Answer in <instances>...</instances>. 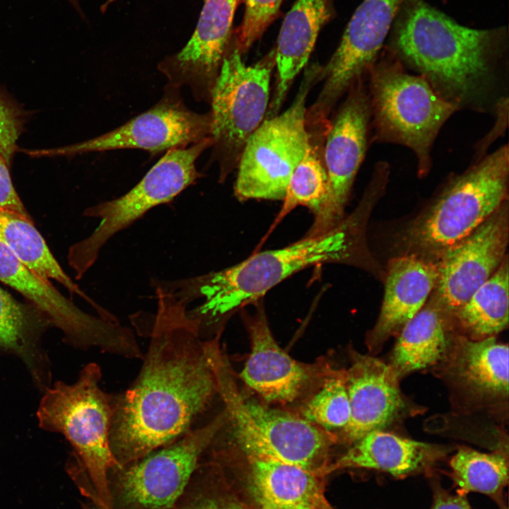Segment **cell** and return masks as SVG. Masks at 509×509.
<instances>
[{
    "label": "cell",
    "mask_w": 509,
    "mask_h": 509,
    "mask_svg": "<svg viewBox=\"0 0 509 509\" xmlns=\"http://www.w3.org/2000/svg\"><path fill=\"white\" fill-rule=\"evenodd\" d=\"M223 409L208 423L107 474L111 509H170L183 493L216 435L228 421Z\"/></svg>",
    "instance_id": "obj_8"
},
{
    "label": "cell",
    "mask_w": 509,
    "mask_h": 509,
    "mask_svg": "<svg viewBox=\"0 0 509 509\" xmlns=\"http://www.w3.org/2000/svg\"><path fill=\"white\" fill-rule=\"evenodd\" d=\"M493 113L496 116L495 124L493 129L476 144L475 157L473 162L477 161L486 156V152H487L489 146L496 139L504 134L508 127V96L504 97L499 100L495 107Z\"/></svg>",
    "instance_id": "obj_36"
},
{
    "label": "cell",
    "mask_w": 509,
    "mask_h": 509,
    "mask_svg": "<svg viewBox=\"0 0 509 509\" xmlns=\"http://www.w3.org/2000/svg\"><path fill=\"white\" fill-rule=\"evenodd\" d=\"M50 325L32 304L16 300L0 287V350L21 359L42 392L51 385L50 362L42 345Z\"/></svg>",
    "instance_id": "obj_24"
},
{
    "label": "cell",
    "mask_w": 509,
    "mask_h": 509,
    "mask_svg": "<svg viewBox=\"0 0 509 509\" xmlns=\"http://www.w3.org/2000/svg\"><path fill=\"white\" fill-rule=\"evenodd\" d=\"M346 378L345 369L335 370L300 403L296 413L327 431H342L351 416Z\"/></svg>",
    "instance_id": "obj_31"
},
{
    "label": "cell",
    "mask_w": 509,
    "mask_h": 509,
    "mask_svg": "<svg viewBox=\"0 0 509 509\" xmlns=\"http://www.w3.org/2000/svg\"><path fill=\"white\" fill-rule=\"evenodd\" d=\"M443 455V450L435 445L376 430L350 445L344 454L327 466L324 474L358 468L403 477L427 469Z\"/></svg>",
    "instance_id": "obj_22"
},
{
    "label": "cell",
    "mask_w": 509,
    "mask_h": 509,
    "mask_svg": "<svg viewBox=\"0 0 509 509\" xmlns=\"http://www.w3.org/2000/svg\"><path fill=\"white\" fill-rule=\"evenodd\" d=\"M157 310L137 327L149 338L140 370L114 394L110 432L118 465L136 460L197 427L219 397L198 319L171 292L156 287Z\"/></svg>",
    "instance_id": "obj_1"
},
{
    "label": "cell",
    "mask_w": 509,
    "mask_h": 509,
    "mask_svg": "<svg viewBox=\"0 0 509 509\" xmlns=\"http://www.w3.org/2000/svg\"><path fill=\"white\" fill-rule=\"evenodd\" d=\"M450 353V372L465 389L484 397L508 394V346L496 337L481 340L457 337Z\"/></svg>",
    "instance_id": "obj_27"
},
{
    "label": "cell",
    "mask_w": 509,
    "mask_h": 509,
    "mask_svg": "<svg viewBox=\"0 0 509 509\" xmlns=\"http://www.w3.org/2000/svg\"><path fill=\"white\" fill-rule=\"evenodd\" d=\"M240 0H205L194 32L178 52L158 65L168 86H187L198 102L210 103L223 61L230 49L233 16Z\"/></svg>",
    "instance_id": "obj_16"
},
{
    "label": "cell",
    "mask_w": 509,
    "mask_h": 509,
    "mask_svg": "<svg viewBox=\"0 0 509 509\" xmlns=\"http://www.w3.org/2000/svg\"><path fill=\"white\" fill-rule=\"evenodd\" d=\"M259 509H267V508H260Z\"/></svg>",
    "instance_id": "obj_39"
},
{
    "label": "cell",
    "mask_w": 509,
    "mask_h": 509,
    "mask_svg": "<svg viewBox=\"0 0 509 509\" xmlns=\"http://www.w3.org/2000/svg\"><path fill=\"white\" fill-rule=\"evenodd\" d=\"M101 368L84 366L73 384L57 381L43 392L37 411L39 426L62 434L72 445L90 484L96 509H111L109 470L117 465L110 443L114 394L100 387Z\"/></svg>",
    "instance_id": "obj_6"
},
{
    "label": "cell",
    "mask_w": 509,
    "mask_h": 509,
    "mask_svg": "<svg viewBox=\"0 0 509 509\" xmlns=\"http://www.w3.org/2000/svg\"><path fill=\"white\" fill-rule=\"evenodd\" d=\"M329 115L314 105L307 108L308 145L291 176L279 218L298 206L307 207L315 218L327 204L329 187L324 149L331 124Z\"/></svg>",
    "instance_id": "obj_25"
},
{
    "label": "cell",
    "mask_w": 509,
    "mask_h": 509,
    "mask_svg": "<svg viewBox=\"0 0 509 509\" xmlns=\"http://www.w3.org/2000/svg\"><path fill=\"white\" fill-rule=\"evenodd\" d=\"M508 201L435 261L432 297L450 317L497 270L508 244Z\"/></svg>",
    "instance_id": "obj_15"
},
{
    "label": "cell",
    "mask_w": 509,
    "mask_h": 509,
    "mask_svg": "<svg viewBox=\"0 0 509 509\" xmlns=\"http://www.w3.org/2000/svg\"><path fill=\"white\" fill-rule=\"evenodd\" d=\"M211 112L192 111L183 103L179 89L167 86L154 106L113 130L68 146L26 153L33 156H69L125 148L157 153L197 143L211 136Z\"/></svg>",
    "instance_id": "obj_12"
},
{
    "label": "cell",
    "mask_w": 509,
    "mask_h": 509,
    "mask_svg": "<svg viewBox=\"0 0 509 509\" xmlns=\"http://www.w3.org/2000/svg\"><path fill=\"white\" fill-rule=\"evenodd\" d=\"M431 509H472L462 494H452L440 486H434L433 501Z\"/></svg>",
    "instance_id": "obj_37"
},
{
    "label": "cell",
    "mask_w": 509,
    "mask_h": 509,
    "mask_svg": "<svg viewBox=\"0 0 509 509\" xmlns=\"http://www.w3.org/2000/svg\"><path fill=\"white\" fill-rule=\"evenodd\" d=\"M327 1H329V0H327Z\"/></svg>",
    "instance_id": "obj_41"
},
{
    "label": "cell",
    "mask_w": 509,
    "mask_h": 509,
    "mask_svg": "<svg viewBox=\"0 0 509 509\" xmlns=\"http://www.w3.org/2000/svg\"><path fill=\"white\" fill-rule=\"evenodd\" d=\"M69 1L72 6L80 13L82 14V11L81 9V6L78 2V0H66Z\"/></svg>",
    "instance_id": "obj_38"
},
{
    "label": "cell",
    "mask_w": 509,
    "mask_h": 509,
    "mask_svg": "<svg viewBox=\"0 0 509 509\" xmlns=\"http://www.w3.org/2000/svg\"><path fill=\"white\" fill-rule=\"evenodd\" d=\"M25 114L22 109L0 90V155L11 164L17 151V141L23 130Z\"/></svg>",
    "instance_id": "obj_34"
},
{
    "label": "cell",
    "mask_w": 509,
    "mask_h": 509,
    "mask_svg": "<svg viewBox=\"0 0 509 509\" xmlns=\"http://www.w3.org/2000/svg\"><path fill=\"white\" fill-rule=\"evenodd\" d=\"M405 1H362L338 47L322 68L324 83L319 95L322 100L335 104L358 79L366 76Z\"/></svg>",
    "instance_id": "obj_17"
},
{
    "label": "cell",
    "mask_w": 509,
    "mask_h": 509,
    "mask_svg": "<svg viewBox=\"0 0 509 509\" xmlns=\"http://www.w3.org/2000/svg\"><path fill=\"white\" fill-rule=\"evenodd\" d=\"M9 166L0 155V211L29 216L14 188Z\"/></svg>",
    "instance_id": "obj_35"
},
{
    "label": "cell",
    "mask_w": 509,
    "mask_h": 509,
    "mask_svg": "<svg viewBox=\"0 0 509 509\" xmlns=\"http://www.w3.org/2000/svg\"><path fill=\"white\" fill-rule=\"evenodd\" d=\"M464 337L481 340L495 337L508 324V261L503 259L494 274L451 317Z\"/></svg>",
    "instance_id": "obj_29"
},
{
    "label": "cell",
    "mask_w": 509,
    "mask_h": 509,
    "mask_svg": "<svg viewBox=\"0 0 509 509\" xmlns=\"http://www.w3.org/2000/svg\"><path fill=\"white\" fill-rule=\"evenodd\" d=\"M170 509H246L230 491L222 471L201 459L182 496Z\"/></svg>",
    "instance_id": "obj_32"
},
{
    "label": "cell",
    "mask_w": 509,
    "mask_h": 509,
    "mask_svg": "<svg viewBox=\"0 0 509 509\" xmlns=\"http://www.w3.org/2000/svg\"><path fill=\"white\" fill-rule=\"evenodd\" d=\"M460 494L476 492L498 501L508 481V462L501 452L485 453L460 447L450 462Z\"/></svg>",
    "instance_id": "obj_30"
},
{
    "label": "cell",
    "mask_w": 509,
    "mask_h": 509,
    "mask_svg": "<svg viewBox=\"0 0 509 509\" xmlns=\"http://www.w3.org/2000/svg\"><path fill=\"white\" fill-rule=\"evenodd\" d=\"M0 281L28 299L51 325L58 328L67 344L129 359L143 358L134 332L119 321L95 317L80 309L50 283L33 273L0 240Z\"/></svg>",
    "instance_id": "obj_11"
},
{
    "label": "cell",
    "mask_w": 509,
    "mask_h": 509,
    "mask_svg": "<svg viewBox=\"0 0 509 509\" xmlns=\"http://www.w3.org/2000/svg\"><path fill=\"white\" fill-rule=\"evenodd\" d=\"M329 11L327 0H296L287 13L274 49L277 78L265 119L279 114L293 80L308 63Z\"/></svg>",
    "instance_id": "obj_21"
},
{
    "label": "cell",
    "mask_w": 509,
    "mask_h": 509,
    "mask_svg": "<svg viewBox=\"0 0 509 509\" xmlns=\"http://www.w3.org/2000/svg\"><path fill=\"white\" fill-rule=\"evenodd\" d=\"M451 322L431 296L398 334L388 364L398 378L435 364L446 354Z\"/></svg>",
    "instance_id": "obj_26"
},
{
    "label": "cell",
    "mask_w": 509,
    "mask_h": 509,
    "mask_svg": "<svg viewBox=\"0 0 509 509\" xmlns=\"http://www.w3.org/2000/svg\"><path fill=\"white\" fill-rule=\"evenodd\" d=\"M438 277L434 261L404 254L390 260L380 312L366 339L370 352H378L420 311L433 291Z\"/></svg>",
    "instance_id": "obj_20"
},
{
    "label": "cell",
    "mask_w": 509,
    "mask_h": 509,
    "mask_svg": "<svg viewBox=\"0 0 509 509\" xmlns=\"http://www.w3.org/2000/svg\"><path fill=\"white\" fill-rule=\"evenodd\" d=\"M322 67H308L291 106L265 119L248 139L237 167L234 191L239 200L284 199L291 176L306 151L307 99L322 81Z\"/></svg>",
    "instance_id": "obj_7"
},
{
    "label": "cell",
    "mask_w": 509,
    "mask_h": 509,
    "mask_svg": "<svg viewBox=\"0 0 509 509\" xmlns=\"http://www.w3.org/2000/svg\"><path fill=\"white\" fill-rule=\"evenodd\" d=\"M387 47L457 110L493 113L508 95L505 29H473L424 0H406Z\"/></svg>",
    "instance_id": "obj_2"
},
{
    "label": "cell",
    "mask_w": 509,
    "mask_h": 509,
    "mask_svg": "<svg viewBox=\"0 0 509 509\" xmlns=\"http://www.w3.org/2000/svg\"><path fill=\"white\" fill-rule=\"evenodd\" d=\"M508 183L505 144L450 177L431 204L402 231L403 254L435 262L508 201Z\"/></svg>",
    "instance_id": "obj_4"
},
{
    "label": "cell",
    "mask_w": 509,
    "mask_h": 509,
    "mask_svg": "<svg viewBox=\"0 0 509 509\" xmlns=\"http://www.w3.org/2000/svg\"><path fill=\"white\" fill-rule=\"evenodd\" d=\"M261 299L252 303L254 312L242 311L251 351L239 376L265 404L301 403L335 370L324 360L312 363L296 361L282 349Z\"/></svg>",
    "instance_id": "obj_13"
},
{
    "label": "cell",
    "mask_w": 509,
    "mask_h": 509,
    "mask_svg": "<svg viewBox=\"0 0 509 509\" xmlns=\"http://www.w3.org/2000/svg\"><path fill=\"white\" fill-rule=\"evenodd\" d=\"M361 216L358 211L334 228L305 235L283 248L256 253L232 267L177 281L178 296L187 303H203L191 313L204 324L226 319L252 303L293 274L326 263L363 262Z\"/></svg>",
    "instance_id": "obj_3"
},
{
    "label": "cell",
    "mask_w": 509,
    "mask_h": 509,
    "mask_svg": "<svg viewBox=\"0 0 509 509\" xmlns=\"http://www.w3.org/2000/svg\"><path fill=\"white\" fill-rule=\"evenodd\" d=\"M366 76L370 104L372 141L407 147L415 154L419 177L432 166L433 143L457 111L419 75L411 74L387 48Z\"/></svg>",
    "instance_id": "obj_5"
},
{
    "label": "cell",
    "mask_w": 509,
    "mask_h": 509,
    "mask_svg": "<svg viewBox=\"0 0 509 509\" xmlns=\"http://www.w3.org/2000/svg\"><path fill=\"white\" fill-rule=\"evenodd\" d=\"M0 240L27 269L43 279L63 285L96 310L100 317L110 320L113 315L91 300L66 274L53 256L30 216L0 211Z\"/></svg>",
    "instance_id": "obj_28"
},
{
    "label": "cell",
    "mask_w": 509,
    "mask_h": 509,
    "mask_svg": "<svg viewBox=\"0 0 509 509\" xmlns=\"http://www.w3.org/2000/svg\"><path fill=\"white\" fill-rule=\"evenodd\" d=\"M233 46L225 57L211 95L212 156L223 182L237 168L244 148L265 119L275 50L247 66Z\"/></svg>",
    "instance_id": "obj_10"
},
{
    "label": "cell",
    "mask_w": 509,
    "mask_h": 509,
    "mask_svg": "<svg viewBox=\"0 0 509 509\" xmlns=\"http://www.w3.org/2000/svg\"><path fill=\"white\" fill-rule=\"evenodd\" d=\"M212 144L210 136L186 147L168 150L128 192L86 209L85 216L100 221L88 238L69 249L68 259L76 279H81L93 265L100 250L112 236L193 185L201 176L196 162Z\"/></svg>",
    "instance_id": "obj_9"
},
{
    "label": "cell",
    "mask_w": 509,
    "mask_h": 509,
    "mask_svg": "<svg viewBox=\"0 0 509 509\" xmlns=\"http://www.w3.org/2000/svg\"><path fill=\"white\" fill-rule=\"evenodd\" d=\"M350 358L346 382L351 416L347 426L337 434L339 443L349 445L390 425L404 406L399 378L388 364L353 350Z\"/></svg>",
    "instance_id": "obj_18"
},
{
    "label": "cell",
    "mask_w": 509,
    "mask_h": 509,
    "mask_svg": "<svg viewBox=\"0 0 509 509\" xmlns=\"http://www.w3.org/2000/svg\"><path fill=\"white\" fill-rule=\"evenodd\" d=\"M246 406L263 443L261 457L271 459L324 475L332 447L339 440L298 414L270 407L253 399H245Z\"/></svg>",
    "instance_id": "obj_19"
},
{
    "label": "cell",
    "mask_w": 509,
    "mask_h": 509,
    "mask_svg": "<svg viewBox=\"0 0 509 509\" xmlns=\"http://www.w3.org/2000/svg\"><path fill=\"white\" fill-rule=\"evenodd\" d=\"M505 509H508V508H505Z\"/></svg>",
    "instance_id": "obj_40"
},
{
    "label": "cell",
    "mask_w": 509,
    "mask_h": 509,
    "mask_svg": "<svg viewBox=\"0 0 509 509\" xmlns=\"http://www.w3.org/2000/svg\"><path fill=\"white\" fill-rule=\"evenodd\" d=\"M363 79H358L350 87L345 101L331 122L324 149L329 198L305 235L325 233L344 218V209L369 144L371 112Z\"/></svg>",
    "instance_id": "obj_14"
},
{
    "label": "cell",
    "mask_w": 509,
    "mask_h": 509,
    "mask_svg": "<svg viewBox=\"0 0 509 509\" xmlns=\"http://www.w3.org/2000/svg\"><path fill=\"white\" fill-rule=\"evenodd\" d=\"M243 20L235 33L234 47L247 52L275 18L282 0H243Z\"/></svg>",
    "instance_id": "obj_33"
},
{
    "label": "cell",
    "mask_w": 509,
    "mask_h": 509,
    "mask_svg": "<svg viewBox=\"0 0 509 509\" xmlns=\"http://www.w3.org/2000/svg\"><path fill=\"white\" fill-rule=\"evenodd\" d=\"M246 458L249 491L260 508L334 509L324 496L321 474L275 460Z\"/></svg>",
    "instance_id": "obj_23"
}]
</instances>
